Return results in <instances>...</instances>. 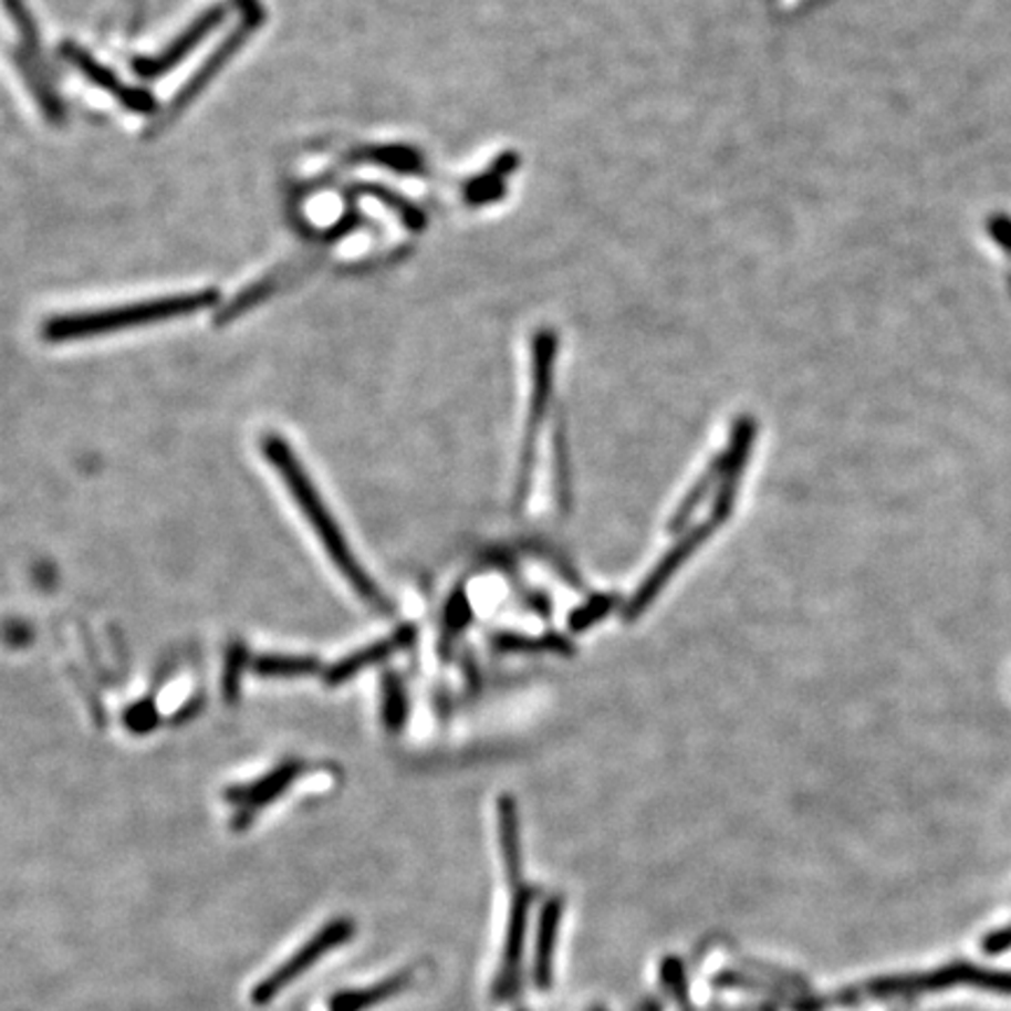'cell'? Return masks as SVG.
<instances>
[{"label":"cell","instance_id":"obj_1","mask_svg":"<svg viewBox=\"0 0 1011 1011\" xmlns=\"http://www.w3.org/2000/svg\"><path fill=\"white\" fill-rule=\"evenodd\" d=\"M262 452H265V457L270 459V463L277 469V473L286 480L289 492L293 494L298 509L305 513L308 522L312 524V530L321 539L323 549H326V553L331 555L335 567L342 572V576L350 581L352 588L368 604L387 606V602H384V595L379 593L377 585L371 581V576L366 572L361 570L358 560L350 551L347 539L342 536L333 515L326 509V503H323L321 494L314 488V482L310 480L305 467H302V463L298 461V457L293 455L291 445L284 438L270 434L265 440H262Z\"/></svg>","mask_w":1011,"mask_h":1011},{"label":"cell","instance_id":"obj_2","mask_svg":"<svg viewBox=\"0 0 1011 1011\" xmlns=\"http://www.w3.org/2000/svg\"><path fill=\"white\" fill-rule=\"evenodd\" d=\"M220 300L218 289H201L192 293H176L155 300L134 302V305H117L104 310H87L73 314H59L43 323V337L48 342H75L90 340L98 335H108L127 329L153 326V323H165L180 316H190L201 310L213 308Z\"/></svg>","mask_w":1011,"mask_h":1011},{"label":"cell","instance_id":"obj_3","mask_svg":"<svg viewBox=\"0 0 1011 1011\" xmlns=\"http://www.w3.org/2000/svg\"><path fill=\"white\" fill-rule=\"evenodd\" d=\"M237 8L241 12V19L237 22V27L220 40V43L216 45V50L205 59V64H201L190 75L188 83L176 92V96L171 98V104L167 106V111L157 117L153 132L165 129L167 125L174 123V119H178L180 115H184L199 98V94L213 83V80L218 77V73L232 62L234 54L249 43L251 35L262 24H265V8L260 6V0H237Z\"/></svg>","mask_w":1011,"mask_h":1011},{"label":"cell","instance_id":"obj_4","mask_svg":"<svg viewBox=\"0 0 1011 1011\" xmlns=\"http://www.w3.org/2000/svg\"><path fill=\"white\" fill-rule=\"evenodd\" d=\"M3 6L19 33V43L12 50V62L17 71L22 73L24 83L38 101V106L43 108V115L52 125H62L66 119V108L52 85V77L43 56V43H40V31L27 0H3Z\"/></svg>","mask_w":1011,"mask_h":1011},{"label":"cell","instance_id":"obj_5","mask_svg":"<svg viewBox=\"0 0 1011 1011\" xmlns=\"http://www.w3.org/2000/svg\"><path fill=\"white\" fill-rule=\"evenodd\" d=\"M352 932H354V923L352 920H333V923H329L305 946L298 948L284 965H279L274 972H270L268 979H262L253 988L251 1000L256 1004H268L274 996H279L281 988H286L293 979H298L302 972H305L308 967H312L316 960H321L323 953H329V950L350 941Z\"/></svg>","mask_w":1011,"mask_h":1011},{"label":"cell","instance_id":"obj_6","mask_svg":"<svg viewBox=\"0 0 1011 1011\" xmlns=\"http://www.w3.org/2000/svg\"><path fill=\"white\" fill-rule=\"evenodd\" d=\"M228 10L230 8L226 3H216V6L207 8L205 12H199L188 24V29L180 31L174 43H169L165 50L153 56L134 59L132 62L134 73L144 80H157L165 73L174 71L186 56H190L222 24V19L228 17Z\"/></svg>","mask_w":1011,"mask_h":1011},{"label":"cell","instance_id":"obj_7","mask_svg":"<svg viewBox=\"0 0 1011 1011\" xmlns=\"http://www.w3.org/2000/svg\"><path fill=\"white\" fill-rule=\"evenodd\" d=\"M719 522L721 520H717L712 515L710 520L696 524V528L689 534H686L684 539H679L673 545V549L660 557V562L654 567V572L644 579L642 588L633 595L628 606H625V621H635L637 616H642L646 609H649L652 602L660 595V591L667 585V581H670L681 570V564L700 549V545L707 541V536L715 534V530L719 528Z\"/></svg>","mask_w":1011,"mask_h":1011},{"label":"cell","instance_id":"obj_8","mask_svg":"<svg viewBox=\"0 0 1011 1011\" xmlns=\"http://www.w3.org/2000/svg\"><path fill=\"white\" fill-rule=\"evenodd\" d=\"M59 50H62V56L66 59V62L71 66H75L80 73H83L92 85L108 92L125 108H129L134 113H144V115H148V113L153 115L155 113L157 104H155V98L150 96V92L125 85L123 80H119L111 69H106L104 64H98L87 50H83L75 43H69V40H66V43H62V48H59Z\"/></svg>","mask_w":1011,"mask_h":1011},{"label":"cell","instance_id":"obj_9","mask_svg":"<svg viewBox=\"0 0 1011 1011\" xmlns=\"http://www.w3.org/2000/svg\"><path fill=\"white\" fill-rule=\"evenodd\" d=\"M757 436V427L752 419H740L733 429V438L728 450L721 455L723 459V469H721V480H719V490L715 499V511L712 515L717 520H726L733 511V499L738 492V482L744 471V463L750 459L752 452V442Z\"/></svg>","mask_w":1011,"mask_h":1011},{"label":"cell","instance_id":"obj_10","mask_svg":"<svg viewBox=\"0 0 1011 1011\" xmlns=\"http://www.w3.org/2000/svg\"><path fill=\"white\" fill-rule=\"evenodd\" d=\"M312 268H314V260H293V262H286V265H279L270 274L258 279L256 284H251L247 291H241L230 302V305L218 314L216 323H218V326H222V323L234 321L239 314H244V312L258 308L260 302H265L270 295H274V293H279L281 289H284L289 281H295L302 272H310Z\"/></svg>","mask_w":1011,"mask_h":1011},{"label":"cell","instance_id":"obj_11","mask_svg":"<svg viewBox=\"0 0 1011 1011\" xmlns=\"http://www.w3.org/2000/svg\"><path fill=\"white\" fill-rule=\"evenodd\" d=\"M530 893L528 889H520L513 908H511V923L509 929H506V946H503V965L499 969V981H497V993L499 996H509L511 988L518 977V965L522 956V946H524V929H528V914H530Z\"/></svg>","mask_w":1011,"mask_h":1011},{"label":"cell","instance_id":"obj_12","mask_svg":"<svg viewBox=\"0 0 1011 1011\" xmlns=\"http://www.w3.org/2000/svg\"><path fill=\"white\" fill-rule=\"evenodd\" d=\"M415 639V628H400L398 633H394L389 639H382L377 644H371L366 646V649H361L358 654H352L347 656L345 660H340L333 670L329 673V684H345L347 679H352L354 675H358L363 667H371L384 658H389L392 654L400 652V649H406V646H410Z\"/></svg>","mask_w":1011,"mask_h":1011},{"label":"cell","instance_id":"obj_13","mask_svg":"<svg viewBox=\"0 0 1011 1011\" xmlns=\"http://www.w3.org/2000/svg\"><path fill=\"white\" fill-rule=\"evenodd\" d=\"M298 773H300V771H298V765L277 768V771H272V773L265 775V778L256 780L253 784L237 786V790L230 792V801H234V803L239 805L241 815L251 813V811H258V807L268 805V803L274 801L279 794H284V792L289 790V784L293 782V778H295Z\"/></svg>","mask_w":1011,"mask_h":1011},{"label":"cell","instance_id":"obj_14","mask_svg":"<svg viewBox=\"0 0 1011 1011\" xmlns=\"http://www.w3.org/2000/svg\"><path fill=\"white\" fill-rule=\"evenodd\" d=\"M560 911H562L560 899H551L541 914L539 944H536V983H539V988L551 986L553 946H555V932L560 925Z\"/></svg>","mask_w":1011,"mask_h":1011},{"label":"cell","instance_id":"obj_15","mask_svg":"<svg viewBox=\"0 0 1011 1011\" xmlns=\"http://www.w3.org/2000/svg\"><path fill=\"white\" fill-rule=\"evenodd\" d=\"M499 843L503 853L506 872H509L511 883H518L520 876V843H518V813L511 796L499 799Z\"/></svg>","mask_w":1011,"mask_h":1011},{"label":"cell","instance_id":"obj_16","mask_svg":"<svg viewBox=\"0 0 1011 1011\" xmlns=\"http://www.w3.org/2000/svg\"><path fill=\"white\" fill-rule=\"evenodd\" d=\"M408 981H410L408 974H398V977H392V979H387V981H382V983L375 986V988H368V990H352V993L335 996V998L331 1000V1011H363V1009L371 1007V1004H377V1002H382V1000H387V998L396 996V990H400Z\"/></svg>","mask_w":1011,"mask_h":1011},{"label":"cell","instance_id":"obj_17","mask_svg":"<svg viewBox=\"0 0 1011 1011\" xmlns=\"http://www.w3.org/2000/svg\"><path fill=\"white\" fill-rule=\"evenodd\" d=\"M721 469H723V459L719 457V459L712 463V467L707 469V473L694 484L691 492L684 497V501H681V506H679V511H677L675 518L670 520V530H673V532H679V530L686 528V524H689L694 511L702 503V499L712 492L715 484L721 480Z\"/></svg>","mask_w":1011,"mask_h":1011},{"label":"cell","instance_id":"obj_18","mask_svg":"<svg viewBox=\"0 0 1011 1011\" xmlns=\"http://www.w3.org/2000/svg\"><path fill=\"white\" fill-rule=\"evenodd\" d=\"M382 710H384V723L392 733H398L403 723L408 719V696H406V686L396 677L387 675L382 684Z\"/></svg>","mask_w":1011,"mask_h":1011},{"label":"cell","instance_id":"obj_19","mask_svg":"<svg viewBox=\"0 0 1011 1011\" xmlns=\"http://www.w3.org/2000/svg\"><path fill=\"white\" fill-rule=\"evenodd\" d=\"M253 670L260 677H305L319 670V660L308 656H262Z\"/></svg>","mask_w":1011,"mask_h":1011},{"label":"cell","instance_id":"obj_20","mask_svg":"<svg viewBox=\"0 0 1011 1011\" xmlns=\"http://www.w3.org/2000/svg\"><path fill=\"white\" fill-rule=\"evenodd\" d=\"M497 646L503 652H557V654H564V652H572V646L564 642L562 637H555V635H549V637H543V639H532V637H520V635H499L497 637Z\"/></svg>","mask_w":1011,"mask_h":1011},{"label":"cell","instance_id":"obj_21","mask_svg":"<svg viewBox=\"0 0 1011 1011\" xmlns=\"http://www.w3.org/2000/svg\"><path fill=\"white\" fill-rule=\"evenodd\" d=\"M614 604H616V600H614L612 595L593 597L588 604L579 606V609L572 614V618H570V628H572L574 633L588 630L591 625H595L597 621H602L606 614H609V612L614 609Z\"/></svg>","mask_w":1011,"mask_h":1011},{"label":"cell","instance_id":"obj_22","mask_svg":"<svg viewBox=\"0 0 1011 1011\" xmlns=\"http://www.w3.org/2000/svg\"><path fill=\"white\" fill-rule=\"evenodd\" d=\"M969 986L988 990V993L1011 996V972H1000V969H983V967L972 965Z\"/></svg>","mask_w":1011,"mask_h":1011},{"label":"cell","instance_id":"obj_23","mask_svg":"<svg viewBox=\"0 0 1011 1011\" xmlns=\"http://www.w3.org/2000/svg\"><path fill=\"white\" fill-rule=\"evenodd\" d=\"M125 721H127V726L132 728V731H136V733H146V731H150V728H153L155 721H157L155 705H153V702H140V705H136L134 710H129V715H127Z\"/></svg>","mask_w":1011,"mask_h":1011},{"label":"cell","instance_id":"obj_24","mask_svg":"<svg viewBox=\"0 0 1011 1011\" xmlns=\"http://www.w3.org/2000/svg\"><path fill=\"white\" fill-rule=\"evenodd\" d=\"M129 6H132V24H129V29L136 31L140 27V14H144V0H129Z\"/></svg>","mask_w":1011,"mask_h":1011}]
</instances>
